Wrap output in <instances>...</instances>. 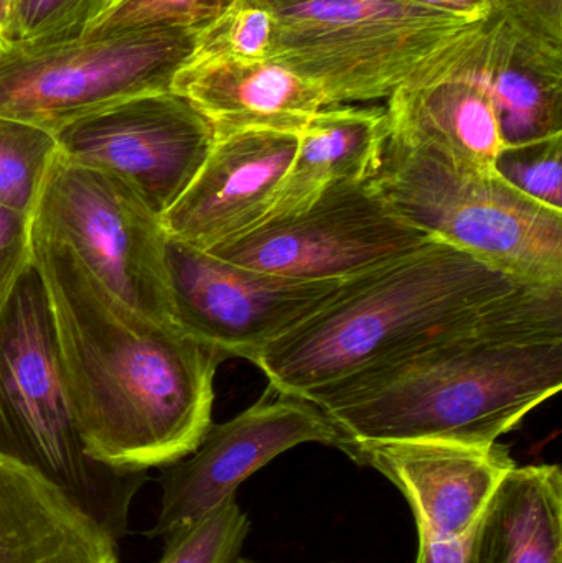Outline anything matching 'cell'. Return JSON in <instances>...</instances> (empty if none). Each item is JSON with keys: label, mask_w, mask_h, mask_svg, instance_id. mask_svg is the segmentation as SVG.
<instances>
[{"label": "cell", "mask_w": 562, "mask_h": 563, "mask_svg": "<svg viewBox=\"0 0 562 563\" xmlns=\"http://www.w3.org/2000/svg\"><path fill=\"white\" fill-rule=\"evenodd\" d=\"M562 386V285L521 284L409 350L304 396L349 443L488 446Z\"/></svg>", "instance_id": "obj_1"}, {"label": "cell", "mask_w": 562, "mask_h": 563, "mask_svg": "<svg viewBox=\"0 0 562 563\" xmlns=\"http://www.w3.org/2000/svg\"><path fill=\"white\" fill-rule=\"evenodd\" d=\"M32 254L89 455L115 470L147 472L194 453L211 426L214 374L224 357L177 323L119 300L65 243L33 223Z\"/></svg>", "instance_id": "obj_2"}, {"label": "cell", "mask_w": 562, "mask_h": 563, "mask_svg": "<svg viewBox=\"0 0 562 563\" xmlns=\"http://www.w3.org/2000/svg\"><path fill=\"white\" fill-rule=\"evenodd\" d=\"M524 282L432 240L269 344L254 364L279 394L304 397L421 343Z\"/></svg>", "instance_id": "obj_3"}, {"label": "cell", "mask_w": 562, "mask_h": 563, "mask_svg": "<svg viewBox=\"0 0 562 563\" xmlns=\"http://www.w3.org/2000/svg\"><path fill=\"white\" fill-rule=\"evenodd\" d=\"M264 2L276 16L271 59L316 85L327 108L477 75L491 36V15L459 19L403 0Z\"/></svg>", "instance_id": "obj_4"}, {"label": "cell", "mask_w": 562, "mask_h": 563, "mask_svg": "<svg viewBox=\"0 0 562 563\" xmlns=\"http://www.w3.org/2000/svg\"><path fill=\"white\" fill-rule=\"evenodd\" d=\"M0 459L68 496L115 542L147 472H124L89 455L59 364L48 291L33 263L0 307Z\"/></svg>", "instance_id": "obj_5"}, {"label": "cell", "mask_w": 562, "mask_h": 563, "mask_svg": "<svg viewBox=\"0 0 562 563\" xmlns=\"http://www.w3.org/2000/svg\"><path fill=\"white\" fill-rule=\"evenodd\" d=\"M386 203L429 236L530 285H562V211L388 129L370 177Z\"/></svg>", "instance_id": "obj_6"}, {"label": "cell", "mask_w": 562, "mask_h": 563, "mask_svg": "<svg viewBox=\"0 0 562 563\" xmlns=\"http://www.w3.org/2000/svg\"><path fill=\"white\" fill-rule=\"evenodd\" d=\"M201 30L154 29L12 46L0 55V115L53 132L99 109L168 91Z\"/></svg>", "instance_id": "obj_7"}, {"label": "cell", "mask_w": 562, "mask_h": 563, "mask_svg": "<svg viewBox=\"0 0 562 563\" xmlns=\"http://www.w3.org/2000/svg\"><path fill=\"white\" fill-rule=\"evenodd\" d=\"M114 297L145 317L175 323L161 218L114 175L56 154L32 214Z\"/></svg>", "instance_id": "obj_8"}, {"label": "cell", "mask_w": 562, "mask_h": 563, "mask_svg": "<svg viewBox=\"0 0 562 563\" xmlns=\"http://www.w3.org/2000/svg\"><path fill=\"white\" fill-rule=\"evenodd\" d=\"M432 240L403 220L368 178L335 181L306 210L263 221L207 253L287 279L333 282L388 266Z\"/></svg>", "instance_id": "obj_9"}, {"label": "cell", "mask_w": 562, "mask_h": 563, "mask_svg": "<svg viewBox=\"0 0 562 563\" xmlns=\"http://www.w3.org/2000/svg\"><path fill=\"white\" fill-rule=\"evenodd\" d=\"M165 273L175 323L224 360L251 363L368 274L333 282L287 279L228 263L172 238L165 244Z\"/></svg>", "instance_id": "obj_10"}, {"label": "cell", "mask_w": 562, "mask_h": 563, "mask_svg": "<svg viewBox=\"0 0 562 563\" xmlns=\"http://www.w3.org/2000/svg\"><path fill=\"white\" fill-rule=\"evenodd\" d=\"M55 137L62 157L114 175L161 220L190 187L214 144L210 122L172 89L82 115Z\"/></svg>", "instance_id": "obj_11"}, {"label": "cell", "mask_w": 562, "mask_h": 563, "mask_svg": "<svg viewBox=\"0 0 562 563\" xmlns=\"http://www.w3.org/2000/svg\"><path fill=\"white\" fill-rule=\"evenodd\" d=\"M339 430L316 404L267 389L250 409L205 433L194 453L162 475L151 538H167L207 516L267 463L302 443L337 446Z\"/></svg>", "instance_id": "obj_12"}, {"label": "cell", "mask_w": 562, "mask_h": 563, "mask_svg": "<svg viewBox=\"0 0 562 563\" xmlns=\"http://www.w3.org/2000/svg\"><path fill=\"white\" fill-rule=\"evenodd\" d=\"M353 462L382 473L405 496L416 529L434 538L474 531L502 479L517 466L507 446L438 440L349 443Z\"/></svg>", "instance_id": "obj_13"}, {"label": "cell", "mask_w": 562, "mask_h": 563, "mask_svg": "<svg viewBox=\"0 0 562 563\" xmlns=\"http://www.w3.org/2000/svg\"><path fill=\"white\" fill-rule=\"evenodd\" d=\"M299 134L238 131L214 144L180 200L162 217L165 233L200 251L253 230L269 213Z\"/></svg>", "instance_id": "obj_14"}, {"label": "cell", "mask_w": 562, "mask_h": 563, "mask_svg": "<svg viewBox=\"0 0 562 563\" xmlns=\"http://www.w3.org/2000/svg\"><path fill=\"white\" fill-rule=\"evenodd\" d=\"M170 89L194 104L214 135L238 131L300 134L327 108L316 85L273 59L190 58L178 69Z\"/></svg>", "instance_id": "obj_15"}, {"label": "cell", "mask_w": 562, "mask_h": 563, "mask_svg": "<svg viewBox=\"0 0 562 563\" xmlns=\"http://www.w3.org/2000/svg\"><path fill=\"white\" fill-rule=\"evenodd\" d=\"M478 75L494 101L502 144L562 134V38L492 10Z\"/></svg>", "instance_id": "obj_16"}, {"label": "cell", "mask_w": 562, "mask_h": 563, "mask_svg": "<svg viewBox=\"0 0 562 563\" xmlns=\"http://www.w3.org/2000/svg\"><path fill=\"white\" fill-rule=\"evenodd\" d=\"M118 542L58 488L0 459V563H118Z\"/></svg>", "instance_id": "obj_17"}, {"label": "cell", "mask_w": 562, "mask_h": 563, "mask_svg": "<svg viewBox=\"0 0 562 563\" xmlns=\"http://www.w3.org/2000/svg\"><path fill=\"white\" fill-rule=\"evenodd\" d=\"M386 134L385 106L320 109L300 132L293 164L263 221L306 210L335 181L368 180L378 167Z\"/></svg>", "instance_id": "obj_18"}, {"label": "cell", "mask_w": 562, "mask_h": 563, "mask_svg": "<svg viewBox=\"0 0 562 563\" xmlns=\"http://www.w3.org/2000/svg\"><path fill=\"white\" fill-rule=\"evenodd\" d=\"M472 563H562V472L515 466L474 529Z\"/></svg>", "instance_id": "obj_19"}, {"label": "cell", "mask_w": 562, "mask_h": 563, "mask_svg": "<svg viewBox=\"0 0 562 563\" xmlns=\"http://www.w3.org/2000/svg\"><path fill=\"white\" fill-rule=\"evenodd\" d=\"M385 108L388 129L432 145L462 164L492 168L504 147L494 101L478 73L398 92Z\"/></svg>", "instance_id": "obj_20"}, {"label": "cell", "mask_w": 562, "mask_h": 563, "mask_svg": "<svg viewBox=\"0 0 562 563\" xmlns=\"http://www.w3.org/2000/svg\"><path fill=\"white\" fill-rule=\"evenodd\" d=\"M56 154L53 132L0 115V207L32 217Z\"/></svg>", "instance_id": "obj_21"}, {"label": "cell", "mask_w": 562, "mask_h": 563, "mask_svg": "<svg viewBox=\"0 0 562 563\" xmlns=\"http://www.w3.org/2000/svg\"><path fill=\"white\" fill-rule=\"evenodd\" d=\"M247 534L250 518L233 496L164 538V554L157 563H238Z\"/></svg>", "instance_id": "obj_22"}, {"label": "cell", "mask_w": 562, "mask_h": 563, "mask_svg": "<svg viewBox=\"0 0 562 563\" xmlns=\"http://www.w3.org/2000/svg\"><path fill=\"white\" fill-rule=\"evenodd\" d=\"M276 45V16L264 0H240L198 36L191 58L266 62Z\"/></svg>", "instance_id": "obj_23"}, {"label": "cell", "mask_w": 562, "mask_h": 563, "mask_svg": "<svg viewBox=\"0 0 562 563\" xmlns=\"http://www.w3.org/2000/svg\"><path fill=\"white\" fill-rule=\"evenodd\" d=\"M121 0H13L12 46H45L81 38Z\"/></svg>", "instance_id": "obj_24"}, {"label": "cell", "mask_w": 562, "mask_h": 563, "mask_svg": "<svg viewBox=\"0 0 562 563\" xmlns=\"http://www.w3.org/2000/svg\"><path fill=\"white\" fill-rule=\"evenodd\" d=\"M238 2L240 0H121L114 9L91 23L82 36L95 38L154 29L203 32Z\"/></svg>", "instance_id": "obj_25"}, {"label": "cell", "mask_w": 562, "mask_h": 563, "mask_svg": "<svg viewBox=\"0 0 562 563\" xmlns=\"http://www.w3.org/2000/svg\"><path fill=\"white\" fill-rule=\"evenodd\" d=\"M492 168L518 194L562 211V134L504 145Z\"/></svg>", "instance_id": "obj_26"}, {"label": "cell", "mask_w": 562, "mask_h": 563, "mask_svg": "<svg viewBox=\"0 0 562 563\" xmlns=\"http://www.w3.org/2000/svg\"><path fill=\"white\" fill-rule=\"evenodd\" d=\"M32 217L0 207V307L32 264Z\"/></svg>", "instance_id": "obj_27"}, {"label": "cell", "mask_w": 562, "mask_h": 563, "mask_svg": "<svg viewBox=\"0 0 562 563\" xmlns=\"http://www.w3.org/2000/svg\"><path fill=\"white\" fill-rule=\"evenodd\" d=\"M495 9L554 36H562V0H494Z\"/></svg>", "instance_id": "obj_28"}, {"label": "cell", "mask_w": 562, "mask_h": 563, "mask_svg": "<svg viewBox=\"0 0 562 563\" xmlns=\"http://www.w3.org/2000/svg\"><path fill=\"white\" fill-rule=\"evenodd\" d=\"M472 549L474 531L458 539L434 538L418 532V555L415 563H472Z\"/></svg>", "instance_id": "obj_29"}, {"label": "cell", "mask_w": 562, "mask_h": 563, "mask_svg": "<svg viewBox=\"0 0 562 563\" xmlns=\"http://www.w3.org/2000/svg\"><path fill=\"white\" fill-rule=\"evenodd\" d=\"M403 2L465 20H485L494 10V0H403Z\"/></svg>", "instance_id": "obj_30"}, {"label": "cell", "mask_w": 562, "mask_h": 563, "mask_svg": "<svg viewBox=\"0 0 562 563\" xmlns=\"http://www.w3.org/2000/svg\"><path fill=\"white\" fill-rule=\"evenodd\" d=\"M13 0H0V55L10 49V23H12Z\"/></svg>", "instance_id": "obj_31"}, {"label": "cell", "mask_w": 562, "mask_h": 563, "mask_svg": "<svg viewBox=\"0 0 562 563\" xmlns=\"http://www.w3.org/2000/svg\"><path fill=\"white\" fill-rule=\"evenodd\" d=\"M238 563H260V562H254V561H250V559L241 558L240 561H238Z\"/></svg>", "instance_id": "obj_32"}]
</instances>
